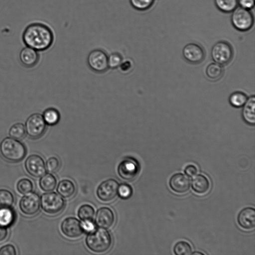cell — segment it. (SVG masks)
Masks as SVG:
<instances>
[{"label":"cell","instance_id":"9c48e42d","mask_svg":"<svg viewBox=\"0 0 255 255\" xmlns=\"http://www.w3.org/2000/svg\"><path fill=\"white\" fill-rule=\"evenodd\" d=\"M108 59V57L104 51L95 49L89 54L87 62L93 71L97 73H103L109 67Z\"/></svg>","mask_w":255,"mask_h":255},{"label":"cell","instance_id":"d6986e66","mask_svg":"<svg viewBox=\"0 0 255 255\" xmlns=\"http://www.w3.org/2000/svg\"><path fill=\"white\" fill-rule=\"evenodd\" d=\"M242 115L244 121L247 124L254 126L255 124V97L254 95L248 98L243 106Z\"/></svg>","mask_w":255,"mask_h":255},{"label":"cell","instance_id":"2e32d148","mask_svg":"<svg viewBox=\"0 0 255 255\" xmlns=\"http://www.w3.org/2000/svg\"><path fill=\"white\" fill-rule=\"evenodd\" d=\"M115 222V215L109 208L104 207L100 208L97 212L95 217V223L100 228L109 229Z\"/></svg>","mask_w":255,"mask_h":255},{"label":"cell","instance_id":"83f0119b","mask_svg":"<svg viewBox=\"0 0 255 255\" xmlns=\"http://www.w3.org/2000/svg\"><path fill=\"white\" fill-rule=\"evenodd\" d=\"M248 99L244 93L237 91L232 93L229 97L230 104L234 107L240 108L243 106Z\"/></svg>","mask_w":255,"mask_h":255},{"label":"cell","instance_id":"5bb4252c","mask_svg":"<svg viewBox=\"0 0 255 255\" xmlns=\"http://www.w3.org/2000/svg\"><path fill=\"white\" fill-rule=\"evenodd\" d=\"M27 172L35 177H40L46 172V167L43 159L38 155L33 154L28 157L25 162Z\"/></svg>","mask_w":255,"mask_h":255},{"label":"cell","instance_id":"74e56055","mask_svg":"<svg viewBox=\"0 0 255 255\" xmlns=\"http://www.w3.org/2000/svg\"><path fill=\"white\" fill-rule=\"evenodd\" d=\"M81 224L84 232L90 233L95 230V225L92 220L83 221Z\"/></svg>","mask_w":255,"mask_h":255},{"label":"cell","instance_id":"8992f818","mask_svg":"<svg viewBox=\"0 0 255 255\" xmlns=\"http://www.w3.org/2000/svg\"><path fill=\"white\" fill-rule=\"evenodd\" d=\"M211 55L212 58L216 63L224 65L231 61L234 52L232 46L228 42L220 41L213 46Z\"/></svg>","mask_w":255,"mask_h":255},{"label":"cell","instance_id":"8d00e7d4","mask_svg":"<svg viewBox=\"0 0 255 255\" xmlns=\"http://www.w3.org/2000/svg\"><path fill=\"white\" fill-rule=\"evenodd\" d=\"M16 250L11 245H6L0 249V255H15Z\"/></svg>","mask_w":255,"mask_h":255},{"label":"cell","instance_id":"277c9868","mask_svg":"<svg viewBox=\"0 0 255 255\" xmlns=\"http://www.w3.org/2000/svg\"><path fill=\"white\" fill-rule=\"evenodd\" d=\"M231 21L236 29L246 31L253 26L254 18L250 10L239 6L232 11Z\"/></svg>","mask_w":255,"mask_h":255},{"label":"cell","instance_id":"3957f363","mask_svg":"<svg viewBox=\"0 0 255 255\" xmlns=\"http://www.w3.org/2000/svg\"><path fill=\"white\" fill-rule=\"evenodd\" d=\"M0 152L6 160L18 162L24 157L26 148L19 140L9 137L4 138L0 142Z\"/></svg>","mask_w":255,"mask_h":255},{"label":"cell","instance_id":"52a82bcc","mask_svg":"<svg viewBox=\"0 0 255 255\" xmlns=\"http://www.w3.org/2000/svg\"><path fill=\"white\" fill-rule=\"evenodd\" d=\"M41 204L43 210L52 215L59 213L65 206L64 199L53 192L43 194L41 198Z\"/></svg>","mask_w":255,"mask_h":255},{"label":"cell","instance_id":"8fae6325","mask_svg":"<svg viewBox=\"0 0 255 255\" xmlns=\"http://www.w3.org/2000/svg\"><path fill=\"white\" fill-rule=\"evenodd\" d=\"M40 200L38 195L35 193H28L20 201L19 208L22 212L26 215L35 214L39 210Z\"/></svg>","mask_w":255,"mask_h":255},{"label":"cell","instance_id":"1f68e13d","mask_svg":"<svg viewBox=\"0 0 255 255\" xmlns=\"http://www.w3.org/2000/svg\"><path fill=\"white\" fill-rule=\"evenodd\" d=\"M33 184L28 179H21L17 184V190L22 194H26L31 192Z\"/></svg>","mask_w":255,"mask_h":255},{"label":"cell","instance_id":"9a60e30c","mask_svg":"<svg viewBox=\"0 0 255 255\" xmlns=\"http://www.w3.org/2000/svg\"><path fill=\"white\" fill-rule=\"evenodd\" d=\"M169 185L174 192L184 193L188 191L190 188V180L184 174L177 173L170 177Z\"/></svg>","mask_w":255,"mask_h":255},{"label":"cell","instance_id":"60d3db41","mask_svg":"<svg viewBox=\"0 0 255 255\" xmlns=\"http://www.w3.org/2000/svg\"><path fill=\"white\" fill-rule=\"evenodd\" d=\"M8 231L6 227L0 226V242L5 240L7 237Z\"/></svg>","mask_w":255,"mask_h":255},{"label":"cell","instance_id":"44dd1931","mask_svg":"<svg viewBox=\"0 0 255 255\" xmlns=\"http://www.w3.org/2000/svg\"><path fill=\"white\" fill-rule=\"evenodd\" d=\"M76 188L72 181L64 179L59 182L57 187V191L65 198L71 197L75 193Z\"/></svg>","mask_w":255,"mask_h":255},{"label":"cell","instance_id":"e0dca14e","mask_svg":"<svg viewBox=\"0 0 255 255\" xmlns=\"http://www.w3.org/2000/svg\"><path fill=\"white\" fill-rule=\"evenodd\" d=\"M237 221L240 226L246 230H251L255 226V210L252 207H246L238 214Z\"/></svg>","mask_w":255,"mask_h":255},{"label":"cell","instance_id":"f35d334b","mask_svg":"<svg viewBox=\"0 0 255 255\" xmlns=\"http://www.w3.org/2000/svg\"><path fill=\"white\" fill-rule=\"evenodd\" d=\"M238 4L244 8L250 10L254 6L255 0H238Z\"/></svg>","mask_w":255,"mask_h":255},{"label":"cell","instance_id":"603a6c76","mask_svg":"<svg viewBox=\"0 0 255 255\" xmlns=\"http://www.w3.org/2000/svg\"><path fill=\"white\" fill-rule=\"evenodd\" d=\"M56 178L50 173L43 175L39 181L40 188L47 192L53 191L56 187Z\"/></svg>","mask_w":255,"mask_h":255},{"label":"cell","instance_id":"cb8c5ba5","mask_svg":"<svg viewBox=\"0 0 255 255\" xmlns=\"http://www.w3.org/2000/svg\"><path fill=\"white\" fill-rule=\"evenodd\" d=\"M14 213L9 207L0 208V226L7 227L14 220Z\"/></svg>","mask_w":255,"mask_h":255},{"label":"cell","instance_id":"7c38bea8","mask_svg":"<svg viewBox=\"0 0 255 255\" xmlns=\"http://www.w3.org/2000/svg\"><path fill=\"white\" fill-rule=\"evenodd\" d=\"M182 54L187 61L194 64L201 63L205 56L203 49L198 44L194 43L186 45L183 49Z\"/></svg>","mask_w":255,"mask_h":255},{"label":"cell","instance_id":"7a4b0ae2","mask_svg":"<svg viewBox=\"0 0 255 255\" xmlns=\"http://www.w3.org/2000/svg\"><path fill=\"white\" fill-rule=\"evenodd\" d=\"M86 243L91 251L102 253L110 248L112 239L110 233L101 228L89 233L86 237Z\"/></svg>","mask_w":255,"mask_h":255},{"label":"cell","instance_id":"d4e9b609","mask_svg":"<svg viewBox=\"0 0 255 255\" xmlns=\"http://www.w3.org/2000/svg\"><path fill=\"white\" fill-rule=\"evenodd\" d=\"M42 117L46 125L53 126L59 122L60 114L57 110L48 108L44 112Z\"/></svg>","mask_w":255,"mask_h":255},{"label":"cell","instance_id":"d6a6232c","mask_svg":"<svg viewBox=\"0 0 255 255\" xmlns=\"http://www.w3.org/2000/svg\"><path fill=\"white\" fill-rule=\"evenodd\" d=\"M131 5L138 10H145L152 5L154 0H129Z\"/></svg>","mask_w":255,"mask_h":255},{"label":"cell","instance_id":"f1b7e54d","mask_svg":"<svg viewBox=\"0 0 255 255\" xmlns=\"http://www.w3.org/2000/svg\"><path fill=\"white\" fill-rule=\"evenodd\" d=\"M95 215L94 208L88 204L82 205L78 209V216L83 221L92 220Z\"/></svg>","mask_w":255,"mask_h":255},{"label":"cell","instance_id":"6da1fadb","mask_svg":"<svg viewBox=\"0 0 255 255\" xmlns=\"http://www.w3.org/2000/svg\"><path fill=\"white\" fill-rule=\"evenodd\" d=\"M22 40L26 46L37 51L49 48L54 41V34L51 28L41 22L29 24L24 30Z\"/></svg>","mask_w":255,"mask_h":255},{"label":"cell","instance_id":"4dcf8cb0","mask_svg":"<svg viewBox=\"0 0 255 255\" xmlns=\"http://www.w3.org/2000/svg\"><path fill=\"white\" fill-rule=\"evenodd\" d=\"M13 201V196L10 191L4 189L0 190V208L10 207Z\"/></svg>","mask_w":255,"mask_h":255},{"label":"cell","instance_id":"ab89813d","mask_svg":"<svg viewBox=\"0 0 255 255\" xmlns=\"http://www.w3.org/2000/svg\"><path fill=\"white\" fill-rule=\"evenodd\" d=\"M197 168L194 165L190 164L186 166L184 169L185 173L189 177H192L197 174Z\"/></svg>","mask_w":255,"mask_h":255},{"label":"cell","instance_id":"ac0fdd59","mask_svg":"<svg viewBox=\"0 0 255 255\" xmlns=\"http://www.w3.org/2000/svg\"><path fill=\"white\" fill-rule=\"evenodd\" d=\"M19 59L24 66L27 68H31L36 65L38 62L39 55L36 50L26 46L20 51Z\"/></svg>","mask_w":255,"mask_h":255},{"label":"cell","instance_id":"4fadbf2b","mask_svg":"<svg viewBox=\"0 0 255 255\" xmlns=\"http://www.w3.org/2000/svg\"><path fill=\"white\" fill-rule=\"evenodd\" d=\"M61 229L62 233L70 238H78L84 232L81 223L74 217H68L63 220Z\"/></svg>","mask_w":255,"mask_h":255},{"label":"cell","instance_id":"d590c367","mask_svg":"<svg viewBox=\"0 0 255 255\" xmlns=\"http://www.w3.org/2000/svg\"><path fill=\"white\" fill-rule=\"evenodd\" d=\"M108 61L109 67L116 68L122 63V58L119 53H114L108 57Z\"/></svg>","mask_w":255,"mask_h":255},{"label":"cell","instance_id":"ba28073f","mask_svg":"<svg viewBox=\"0 0 255 255\" xmlns=\"http://www.w3.org/2000/svg\"><path fill=\"white\" fill-rule=\"evenodd\" d=\"M140 169L138 162L134 158L128 157L124 159L118 167L120 177L125 180H131L138 175Z\"/></svg>","mask_w":255,"mask_h":255},{"label":"cell","instance_id":"7402d4cb","mask_svg":"<svg viewBox=\"0 0 255 255\" xmlns=\"http://www.w3.org/2000/svg\"><path fill=\"white\" fill-rule=\"evenodd\" d=\"M224 73L221 65L216 63L210 64L206 69V74L211 80L217 81L220 79Z\"/></svg>","mask_w":255,"mask_h":255},{"label":"cell","instance_id":"4316f807","mask_svg":"<svg viewBox=\"0 0 255 255\" xmlns=\"http://www.w3.org/2000/svg\"><path fill=\"white\" fill-rule=\"evenodd\" d=\"M8 133L12 138L17 140L22 139L26 135L25 126L21 123L14 124L10 128Z\"/></svg>","mask_w":255,"mask_h":255},{"label":"cell","instance_id":"7bdbcfd3","mask_svg":"<svg viewBox=\"0 0 255 255\" xmlns=\"http://www.w3.org/2000/svg\"><path fill=\"white\" fill-rule=\"evenodd\" d=\"M191 254H193V255H203V254L202 253H200V252H194V253H192Z\"/></svg>","mask_w":255,"mask_h":255},{"label":"cell","instance_id":"484cf974","mask_svg":"<svg viewBox=\"0 0 255 255\" xmlns=\"http://www.w3.org/2000/svg\"><path fill=\"white\" fill-rule=\"evenodd\" d=\"M217 7L224 12H231L238 5V0H214Z\"/></svg>","mask_w":255,"mask_h":255},{"label":"cell","instance_id":"e575fe53","mask_svg":"<svg viewBox=\"0 0 255 255\" xmlns=\"http://www.w3.org/2000/svg\"><path fill=\"white\" fill-rule=\"evenodd\" d=\"M60 167V162L55 157H51L46 162V168L49 173H55Z\"/></svg>","mask_w":255,"mask_h":255},{"label":"cell","instance_id":"ffe728a7","mask_svg":"<svg viewBox=\"0 0 255 255\" xmlns=\"http://www.w3.org/2000/svg\"><path fill=\"white\" fill-rule=\"evenodd\" d=\"M210 186V184L208 178L201 174L195 176L191 181L192 189L199 194H204L207 193Z\"/></svg>","mask_w":255,"mask_h":255},{"label":"cell","instance_id":"836d02e7","mask_svg":"<svg viewBox=\"0 0 255 255\" xmlns=\"http://www.w3.org/2000/svg\"><path fill=\"white\" fill-rule=\"evenodd\" d=\"M118 194L121 198L125 200L128 199L132 194V187L128 184L122 183L119 186Z\"/></svg>","mask_w":255,"mask_h":255},{"label":"cell","instance_id":"b9f144b4","mask_svg":"<svg viewBox=\"0 0 255 255\" xmlns=\"http://www.w3.org/2000/svg\"><path fill=\"white\" fill-rule=\"evenodd\" d=\"M120 66L122 71H126L130 69L131 64L129 62L127 61L123 63H122Z\"/></svg>","mask_w":255,"mask_h":255},{"label":"cell","instance_id":"30bf717a","mask_svg":"<svg viewBox=\"0 0 255 255\" xmlns=\"http://www.w3.org/2000/svg\"><path fill=\"white\" fill-rule=\"evenodd\" d=\"M119 186L118 181L113 179H109L103 181L97 188L98 197L104 202L111 201L117 195Z\"/></svg>","mask_w":255,"mask_h":255},{"label":"cell","instance_id":"5b68a950","mask_svg":"<svg viewBox=\"0 0 255 255\" xmlns=\"http://www.w3.org/2000/svg\"><path fill=\"white\" fill-rule=\"evenodd\" d=\"M24 126L26 134L32 139L41 137L46 129V124L42 115L39 113H34L29 116Z\"/></svg>","mask_w":255,"mask_h":255},{"label":"cell","instance_id":"f546056e","mask_svg":"<svg viewBox=\"0 0 255 255\" xmlns=\"http://www.w3.org/2000/svg\"><path fill=\"white\" fill-rule=\"evenodd\" d=\"M173 252L176 255H187L192 254V248L187 242L180 241L174 246Z\"/></svg>","mask_w":255,"mask_h":255}]
</instances>
